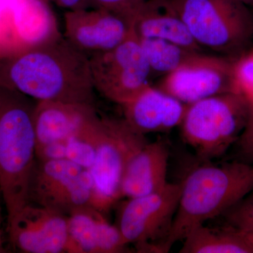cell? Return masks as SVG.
Listing matches in <instances>:
<instances>
[{
	"label": "cell",
	"mask_w": 253,
	"mask_h": 253,
	"mask_svg": "<svg viewBox=\"0 0 253 253\" xmlns=\"http://www.w3.org/2000/svg\"><path fill=\"white\" fill-rule=\"evenodd\" d=\"M89 59L95 91L121 106L150 85L152 73L132 31L120 45Z\"/></svg>",
	"instance_id": "obj_8"
},
{
	"label": "cell",
	"mask_w": 253,
	"mask_h": 253,
	"mask_svg": "<svg viewBox=\"0 0 253 253\" xmlns=\"http://www.w3.org/2000/svg\"><path fill=\"white\" fill-rule=\"evenodd\" d=\"M68 232L66 253H121L128 250L116 224L94 208H83L68 216Z\"/></svg>",
	"instance_id": "obj_13"
},
{
	"label": "cell",
	"mask_w": 253,
	"mask_h": 253,
	"mask_svg": "<svg viewBox=\"0 0 253 253\" xmlns=\"http://www.w3.org/2000/svg\"><path fill=\"white\" fill-rule=\"evenodd\" d=\"M179 205L160 253H168L190 231L222 216L253 191V164L235 160L221 165L203 162L181 182Z\"/></svg>",
	"instance_id": "obj_2"
},
{
	"label": "cell",
	"mask_w": 253,
	"mask_h": 253,
	"mask_svg": "<svg viewBox=\"0 0 253 253\" xmlns=\"http://www.w3.org/2000/svg\"><path fill=\"white\" fill-rule=\"evenodd\" d=\"M235 144L238 149L236 160L253 164V102L250 103L247 123Z\"/></svg>",
	"instance_id": "obj_22"
},
{
	"label": "cell",
	"mask_w": 253,
	"mask_h": 253,
	"mask_svg": "<svg viewBox=\"0 0 253 253\" xmlns=\"http://www.w3.org/2000/svg\"><path fill=\"white\" fill-rule=\"evenodd\" d=\"M34 101L0 86V194L6 225L28 204V186L36 162Z\"/></svg>",
	"instance_id": "obj_3"
},
{
	"label": "cell",
	"mask_w": 253,
	"mask_h": 253,
	"mask_svg": "<svg viewBox=\"0 0 253 253\" xmlns=\"http://www.w3.org/2000/svg\"><path fill=\"white\" fill-rule=\"evenodd\" d=\"M83 169L67 159H36L28 186V203L63 214L75 183Z\"/></svg>",
	"instance_id": "obj_14"
},
{
	"label": "cell",
	"mask_w": 253,
	"mask_h": 253,
	"mask_svg": "<svg viewBox=\"0 0 253 253\" xmlns=\"http://www.w3.org/2000/svg\"><path fill=\"white\" fill-rule=\"evenodd\" d=\"M4 217L3 215L2 208L0 205V240H5V235L6 234V229H4Z\"/></svg>",
	"instance_id": "obj_26"
},
{
	"label": "cell",
	"mask_w": 253,
	"mask_h": 253,
	"mask_svg": "<svg viewBox=\"0 0 253 253\" xmlns=\"http://www.w3.org/2000/svg\"><path fill=\"white\" fill-rule=\"evenodd\" d=\"M0 86L36 101L94 104L89 59L61 35L0 56Z\"/></svg>",
	"instance_id": "obj_1"
},
{
	"label": "cell",
	"mask_w": 253,
	"mask_h": 253,
	"mask_svg": "<svg viewBox=\"0 0 253 253\" xmlns=\"http://www.w3.org/2000/svg\"><path fill=\"white\" fill-rule=\"evenodd\" d=\"M169 149L162 140L146 142L131 156L122 183V199L157 192L168 184Z\"/></svg>",
	"instance_id": "obj_16"
},
{
	"label": "cell",
	"mask_w": 253,
	"mask_h": 253,
	"mask_svg": "<svg viewBox=\"0 0 253 253\" xmlns=\"http://www.w3.org/2000/svg\"><path fill=\"white\" fill-rule=\"evenodd\" d=\"M66 140L53 141L36 146V159L40 161L66 159Z\"/></svg>",
	"instance_id": "obj_24"
},
{
	"label": "cell",
	"mask_w": 253,
	"mask_h": 253,
	"mask_svg": "<svg viewBox=\"0 0 253 253\" xmlns=\"http://www.w3.org/2000/svg\"><path fill=\"white\" fill-rule=\"evenodd\" d=\"M137 40L149 63L151 73L166 76L195 53L199 52L164 40L156 38H137Z\"/></svg>",
	"instance_id": "obj_19"
},
{
	"label": "cell",
	"mask_w": 253,
	"mask_h": 253,
	"mask_svg": "<svg viewBox=\"0 0 253 253\" xmlns=\"http://www.w3.org/2000/svg\"><path fill=\"white\" fill-rule=\"evenodd\" d=\"M196 42L236 55L253 37V16L239 0H170Z\"/></svg>",
	"instance_id": "obj_5"
},
{
	"label": "cell",
	"mask_w": 253,
	"mask_h": 253,
	"mask_svg": "<svg viewBox=\"0 0 253 253\" xmlns=\"http://www.w3.org/2000/svg\"><path fill=\"white\" fill-rule=\"evenodd\" d=\"M180 253H253L244 235L231 226L210 227L202 224L190 231Z\"/></svg>",
	"instance_id": "obj_18"
},
{
	"label": "cell",
	"mask_w": 253,
	"mask_h": 253,
	"mask_svg": "<svg viewBox=\"0 0 253 253\" xmlns=\"http://www.w3.org/2000/svg\"><path fill=\"white\" fill-rule=\"evenodd\" d=\"M244 235L245 239L252 246L253 248V232H242L240 231Z\"/></svg>",
	"instance_id": "obj_27"
},
{
	"label": "cell",
	"mask_w": 253,
	"mask_h": 253,
	"mask_svg": "<svg viewBox=\"0 0 253 253\" xmlns=\"http://www.w3.org/2000/svg\"><path fill=\"white\" fill-rule=\"evenodd\" d=\"M131 34L126 18L104 8L67 11L63 36L88 57L120 45Z\"/></svg>",
	"instance_id": "obj_11"
},
{
	"label": "cell",
	"mask_w": 253,
	"mask_h": 253,
	"mask_svg": "<svg viewBox=\"0 0 253 253\" xmlns=\"http://www.w3.org/2000/svg\"><path fill=\"white\" fill-rule=\"evenodd\" d=\"M239 1L244 3V4H246V6H249V7H250V6L253 7V0H239Z\"/></svg>",
	"instance_id": "obj_28"
},
{
	"label": "cell",
	"mask_w": 253,
	"mask_h": 253,
	"mask_svg": "<svg viewBox=\"0 0 253 253\" xmlns=\"http://www.w3.org/2000/svg\"><path fill=\"white\" fill-rule=\"evenodd\" d=\"M147 140L124 119L99 116L96 125V156L89 169L110 211L122 199L121 183L129 160Z\"/></svg>",
	"instance_id": "obj_7"
},
{
	"label": "cell",
	"mask_w": 253,
	"mask_h": 253,
	"mask_svg": "<svg viewBox=\"0 0 253 253\" xmlns=\"http://www.w3.org/2000/svg\"><path fill=\"white\" fill-rule=\"evenodd\" d=\"M188 106L150 84L121 107L123 119L131 129L146 135L180 126Z\"/></svg>",
	"instance_id": "obj_12"
},
{
	"label": "cell",
	"mask_w": 253,
	"mask_h": 253,
	"mask_svg": "<svg viewBox=\"0 0 253 253\" xmlns=\"http://www.w3.org/2000/svg\"><path fill=\"white\" fill-rule=\"evenodd\" d=\"M181 189V182H168L157 192L121 199L116 206L115 224L126 244H134L138 253H160L172 226Z\"/></svg>",
	"instance_id": "obj_6"
},
{
	"label": "cell",
	"mask_w": 253,
	"mask_h": 253,
	"mask_svg": "<svg viewBox=\"0 0 253 253\" xmlns=\"http://www.w3.org/2000/svg\"><path fill=\"white\" fill-rule=\"evenodd\" d=\"M222 216L226 225L242 232H253V191Z\"/></svg>",
	"instance_id": "obj_21"
},
{
	"label": "cell",
	"mask_w": 253,
	"mask_h": 253,
	"mask_svg": "<svg viewBox=\"0 0 253 253\" xmlns=\"http://www.w3.org/2000/svg\"><path fill=\"white\" fill-rule=\"evenodd\" d=\"M233 66L224 58L196 52L166 75L159 89L187 105L234 92Z\"/></svg>",
	"instance_id": "obj_9"
},
{
	"label": "cell",
	"mask_w": 253,
	"mask_h": 253,
	"mask_svg": "<svg viewBox=\"0 0 253 253\" xmlns=\"http://www.w3.org/2000/svg\"><path fill=\"white\" fill-rule=\"evenodd\" d=\"M128 23L137 38H156L192 51L200 52L202 50L170 0H150L129 18Z\"/></svg>",
	"instance_id": "obj_17"
},
{
	"label": "cell",
	"mask_w": 253,
	"mask_h": 253,
	"mask_svg": "<svg viewBox=\"0 0 253 253\" xmlns=\"http://www.w3.org/2000/svg\"><path fill=\"white\" fill-rule=\"evenodd\" d=\"M94 104L38 101L34 112L36 146L65 141L98 116Z\"/></svg>",
	"instance_id": "obj_15"
},
{
	"label": "cell",
	"mask_w": 253,
	"mask_h": 253,
	"mask_svg": "<svg viewBox=\"0 0 253 253\" xmlns=\"http://www.w3.org/2000/svg\"><path fill=\"white\" fill-rule=\"evenodd\" d=\"M58 5L67 11L97 7L94 0H55Z\"/></svg>",
	"instance_id": "obj_25"
},
{
	"label": "cell",
	"mask_w": 253,
	"mask_h": 253,
	"mask_svg": "<svg viewBox=\"0 0 253 253\" xmlns=\"http://www.w3.org/2000/svg\"><path fill=\"white\" fill-rule=\"evenodd\" d=\"M250 102L236 92L217 94L188 106L181 136L203 162L221 157L244 131Z\"/></svg>",
	"instance_id": "obj_4"
},
{
	"label": "cell",
	"mask_w": 253,
	"mask_h": 253,
	"mask_svg": "<svg viewBox=\"0 0 253 253\" xmlns=\"http://www.w3.org/2000/svg\"><path fill=\"white\" fill-rule=\"evenodd\" d=\"M150 0H94L97 7L104 8L126 18V21Z\"/></svg>",
	"instance_id": "obj_23"
},
{
	"label": "cell",
	"mask_w": 253,
	"mask_h": 253,
	"mask_svg": "<svg viewBox=\"0 0 253 253\" xmlns=\"http://www.w3.org/2000/svg\"><path fill=\"white\" fill-rule=\"evenodd\" d=\"M233 86L234 92L253 102V48L234 61Z\"/></svg>",
	"instance_id": "obj_20"
},
{
	"label": "cell",
	"mask_w": 253,
	"mask_h": 253,
	"mask_svg": "<svg viewBox=\"0 0 253 253\" xmlns=\"http://www.w3.org/2000/svg\"><path fill=\"white\" fill-rule=\"evenodd\" d=\"M9 244L21 253H66L68 216L28 203L6 226Z\"/></svg>",
	"instance_id": "obj_10"
}]
</instances>
